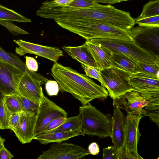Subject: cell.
Listing matches in <instances>:
<instances>
[{"label":"cell","mask_w":159,"mask_h":159,"mask_svg":"<svg viewBox=\"0 0 159 159\" xmlns=\"http://www.w3.org/2000/svg\"><path fill=\"white\" fill-rule=\"evenodd\" d=\"M2 97L0 100V129H9V121L12 113L5 105Z\"/></svg>","instance_id":"obj_28"},{"label":"cell","mask_w":159,"mask_h":159,"mask_svg":"<svg viewBox=\"0 0 159 159\" xmlns=\"http://www.w3.org/2000/svg\"><path fill=\"white\" fill-rule=\"evenodd\" d=\"M62 48L72 59L81 64L97 68L94 61L87 50L85 43L78 46H64Z\"/></svg>","instance_id":"obj_19"},{"label":"cell","mask_w":159,"mask_h":159,"mask_svg":"<svg viewBox=\"0 0 159 159\" xmlns=\"http://www.w3.org/2000/svg\"><path fill=\"white\" fill-rule=\"evenodd\" d=\"M25 57V64L27 69L34 72L37 71L38 69V65L36 60L32 57L27 56Z\"/></svg>","instance_id":"obj_37"},{"label":"cell","mask_w":159,"mask_h":159,"mask_svg":"<svg viewBox=\"0 0 159 159\" xmlns=\"http://www.w3.org/2000/svg\"><path fill=\"white\" fill-rule=\"evenodd\" d=\"M3 96V95L0 93V100L2 98Z\"/></svg>","instance_id":"obj_43"},{"label":"cell","mask_w":159,"mask_h":159,"mask_svg":"<svg viewBox=\"0 0 159 159\" xmlns=\"http://www.w3.org/2000/svg\"><path fill=\"white\" fill-rule=\"evenodd\" d=\"M111 61V67L128 74H135L140 72L137 62L123 54L112 53Z\"/></svg>","instance_id":"obj_18"},{"label":"cell","mask_w":159,"mask_h":159,"mask_svg":"<svg viewBox=\"0 0 159 159\" xmlns=\"http://www.w3.org/2000/svg\"><path fill=\"white\" fill-rule=\"evenodd\" d=\"M36 113L22 111L19 124L13 131L23 144L30 143L35 137Z\"/></svg>","instance_id":"obj_13"},{"label":"cell","mask_w":159,"mask_h":159,"mask_svg":"<svg viewBox=\"0 0 159 159\" xmlns=\"http://www.w3.org/2000/svg\"><path fill=\"white\" fill-rule=\"evenodd\" d=\"M117 149L115 145L104 148L103 149L102 159H117Z\"/></svg>","instance_id":"obj_35"},{"label":"cell","mask_w":159,"mask_h":159,"mask_svg":"<svg viewBox=\"0 0 159 159\" xmlns=\"http://www.w3.org/2000/svg\"><path fill=\"white\" fill-rule=\"evenodd\" d=\"M5 141V140L2 138L0 136V149L2 148V147L4 146V143Z\"/></svg>","instance_id":"obj_42"},{"label":"cell","mask_w":159,"mask_h":159,"mask_svg":"<svg viewBox=\"0 0 159 159\" xmlns=\"http://www.w3.org/2000/svg\"><path fill=\"white\" fill-rule=\"evenodd\" d=\"M57 4L61 6H64L72 2L74 0H53Z\"/></svg>","instance_id":"obj_41"},{"label":"cell","mask_w":159,"mask_h":159,"mask_svg":"<svg viewBox=\"0 0 159 159\" xmlns=\"http://www.w3.org/2000/svg\"><path fill=\"white\" fill-rule=\"evenodd\" d=\"M135 23L143 27H159V15L135 20Z\"/></svg>","instance_id":"obj_31"},{"label":"cell","mask_w":159,"mask_h":159,"mask_svg":"<svg viewBox=\"0 0 159 159\" xmlns=\"http://www.w3.org/2000/svg\"><path fill=\"white\" fill-rule=\"evenodd\" d=\"M55 21L62 28L86 40L100 39L134 41L130 30L122 29L98 20L84 19L79 20L57 19Z\"/></svg>","instance_id":"obj_2"},{"label":"cell","mask_w":159,"mask_h":159,"mask_svg":"<svg viewBox=\"0 0 159 159\" xmlns=\"http://www.w3.org/2000/svg\"><path fill=\"white\" fill-rule=\"evenodd\" d=\"M87 49L94 61L97 68L101 71L111 67L112 52L108 49L99 46L89 40L85 43Z\"/></svg>","instance_id":"obj_17"},{"label":"cell","mask_w":159,"mask_h":159,"mask_svg":"<svg viewBox=\"0 0 159 159\" xmlns=\"http://www.w3.org/2000/svg\"><path fill=\"white\" fill-rule=\"evenodd\" d=\"M88 151L90 154L93 155H98L100 152L98 144L96 142L91 143L89 145Z\"/></svg>","instance_id":"obj_38"},{"label":"cell","mask_w":159,"mask_h":159,"mask_svg":"<svg viewBox=\"0 0 159 159\" xmlns=\"http://www.w3.org/2000/svg\"><path fill=\"white\" fill-rule=\"evenodd\" d=\"M141 114L127 113L125 116V138L123 145L117 149V159H143L139 154L138 144L141 136L139 130Z\"/></svg>","instance_id":"obj_5"},{"label":"cell","mask_w":159,"mask_h":159,"mask_svg":"<svg viewBox=\"0 0 159 159\" xmlns=\"http://www.w3.org/2000/svg\"><path fill=\"white\" fill-rule=\"evenodd\" d=\"M54 63L51 74L62 93H70L82 105L95 99L104 100L107 98L108 93L106 89L96 84L85 74L79 73L70 67L57 62Z\"/></svg>","instance_id":"obj_1"},{"label":"cell","mask_w":159,"mask_h":159,"mask_svg":"<svg viewBox=\"0 0 159 159\" xmlns=\"http://www.w3.org/2000/svg\"><path fill=\"white\" fill-rule=\"evenodd\" d=\"M159 15V0L151 1L145 4L140 15L134 19L138 20Z\"/></svg>","instance_id":"obj_25"},{"label":"cell","mask_w":159,"mask_h":159,"mask_svg":"<svg viewBox=\"0 0 159 159\" xmlns=\"http://www.w3.org/2000/svg\"><path fill=\"white\" fill-rule=\"evenodd\" d=\"M82 123L80 135L96 136L101 138L111 137V120L89 103L79 107Z\"/></svg>","instance_id":"obj_3"},{"label":"cell","mask_w":159,"mask_h":159,"mask_svg":"<svg viewBox=\"0 0 159 159\" xmlns=\"http://www.w3.org/2000/svg\"><path fill=\"white\" fill-rule=\"evenodd\" d=\"M0 19L22 22H29L31 20L0 4Z\"/></svg>","instance_id":"obj_24"},{"label":"cell","mask_w":159,"mask_h":159,"mask_svg":"<svg viewBox=\"0 0 159 159\" xmlns=\"http://www.w3.org/2000/svg\"><path fill=\"white\" fill-rule=\"evenodd\" d=\"M89 40L108 49L112 53L123 54L137 62L159 64V57L143 49L134 41L100 39H94Z\"/></svg>","instance_id":"obj_4"},{"label":"cell","mask_w":159,"mask_h":159,"mask_svg":"<svg viewBox=\"0 0 159 159\" xmlns=\"http://www.w3.org/2000/svg\"><path fill=\"white\" fill-rule=\"evenodd\" d=\"M131 36L139 47L149 53L159 57V27H133Z\"/></svg>","instance_id":"obj_10"},{"label":"cell","mask_w":159,"mask_h":159,"mask_svg":"<svg viewBox=\"0 0 159 159\" xmlns=\"http://www.w3.org/2000/svg\"><path fill=\"white\" fill-rule=\"evenodd\" d=\"M106 84L109 96L113 100L118 99L133 89L125 79L128 73L112 67L100 71Z\"/></svg>","instance_id":"obj_7"},{"label":"cell","mask_w":159,"mask_h":159,"mask_svg":"<svg viewBox=\"0 0 159 159\" xmlns=\"http://www.w3.org/2000/svg\"><path fill=\"white\" fill-rule=\"evenodd\" d=\"M20 112L11 114L9 121V129L14 131L18 126L20 119Z\"/></svg>","instance_id":"obj_36"},{"label":"cell","mask_w":159,"mask_h":159,"mask_svg":"<svg viewBox=\"0 0 159 159\" xmlns=\"http://www.w3.org/2000/svg\"><path fill=\"white\" fill-rule=\"evenodd\" d=\"M85 74L90 78L95 79L101 84L102 86L106 87V84L101 74L100 71L96 68L81 64Z\"/></svg>","instance_id":"obj_30"},{"label":"cell","mask_w":159,"mask_h":159,"mask_svg":"<svg viewBox=\"0 0 159 159\" xmlns=\"http://www.w3.org/2000/svg\"><path fill=\"white\" fill-rule=\"evenodd\" d=\"M137 64L140 68V74L152 78L159 79V64L139 62Z\"/></svg>","instance_id":"obj_26"},{"label":"cell","mask_w":159,"mask_h":159,"mask_svg":"<svg viewBox=\"0 0 159 159\" xmlns=\"http://www.w3.org/2000/svg\"><path fill=\"white\" fill-rule=\"evenodd\" d=\"M90 154L83 147L66 142L53 143L37 159H79Z\"/></svg>","instance_id":"obj_9"},{"label":"cell","mask_w":159,"mask_h":159,"mask_svg":"<svg viewBox=\"0 0 159 159\" xmlns=\"http://www.w3.org/2000/svg\"><path fill=\"white\" fill-rule=\"evenodd\" d=\"M22 111L36 112L38 110L39 104L19 94L17 95Z\"/></svg>","instance_id":"obj_29"},{"label":"cell","mask_w":159,"mask_h":159,"mask_svg":"<svg viewBox=\"0 0 159 159\" xmlns=\"http://www.w3.org/2000/svg\"><path fill=\"white\" fill-rule=\"evenodd\" d=\"M133 90L148 98L159 97V79H153L139 73L128 74L125 77Z\"/></svg>","instance_id":"obj_11"},{"label":"cell","mask_w":159,"mask_h":159,"mask_svg":"<svg viewBox=\"0 0 159 159\" xmlns=\"http://www.w3.org/2000/svg\"><path fill=\"white\" fill-rule=\"evenodd\" d=\"M67 118L59 117L52 120L46 126L42 134L46 133L59 127L66 121Z\"/></svg>","instance_id":"obj_34"},{"label":"cell","mask_w":159,"mask_h":159,"mask_svg":"<svg viewBox=\"0 0 159 159\" xmlns=\"http://www.w3.org/2000/svg\"><path fill=\"white\" fill-rule=\"evenodd\" d=\"M113 106L111 138L114 145L119 149L123 145L124 141L125 116L116 100L113 101Z\"/></svg>","instance_id":"obj_14"},{"label":"cell","mask_w":159,"mask_h":159,"mask_svg":"<svg viewBox=\"0 0 159 159\" xmlns=\"http://www.w3.org/2000/svg\"><path fill=\"white\" fill-rule=\"evenodd\" d=\"M22 75L15 73L0 60V93L3 95L19 94L17 81Z\"/></svg>","instance_id":"obj_16"},{"label":"cell","mask_w":159,"mask_h":159,"mask_svg":"<svg viewBox=\"0 0 159 159\" xmlns=\"http://www.w3.org/2000/svg\"><path fill=\"white\" fill-rule=\"evenodd\" d=\"M153 98L145 97L139 92L132 90L127 92L117 100L121 102L127 113L141 114L144 116L145 111L143 108Z\"/></svg>","instance_id":"obj_15"},{"label":"cell","mask_w":159,"mask_h":159,"mask_svg":"<svg viewBox=\"0 0 159 159\" xmlns=\"http://www.w3.org/2000/svg\"><path fill=\"white\" fill-rule=\"evenodd\" d=\"M48 80L29 70L19 76L17 90L20 95L39 104L44 95L42 85Z\"/></svg>","instance_id":"obj_6"},{"label":"cell","mask_w":159,"mask_h":159,"mask_svg":"<svg viewBox=\"0 0 159 159\" xmlns=\"http://www.w3.org/2000/svg\"><path fill=\"white\" fill-rule=\"evenodd\" d=\"M72 131L80 133L82 131V123L79 114L76 116L67 118L66 121L59 127L47 133Z\"/></svg>","instance_id":"obj_22"},{"label":"cell","mask_w":159,"mask_h":159,"mask_svg":"<svg viewBox=\"0 0 159 159\" xmlns=\"http://www.w3.org/2000/svg\"><path fill=\"white\" fill-rule=\"evenodd\" d=\"M9 21L0 19V24L6 27L14 35L29 34L28 32L16 26Z\"/></svg>","instance_id":"obj_32"},{"label":"cell","mask_w":159,"mask_h":159,"mask_svg":"<svg viewBox=\"0 0 159 159\" xmlns=\"http://www.w3.org/2000/svg\"><path fill=\"white\" fill-rule=\"evenodd\" d=\"M80 134L75 131L41 134L36 136L34 139L41 144L45 145L52 143H59L67 141L70 138L80 135Z\"/></svg>","instance_id":"obj_20"},{"label":"cell","mask_w":159,"mask_h":159,"mask_svg":"<svg viewBox=\"0 0 159 159\" xmlns=\"http://www.w3.org/2000/svg\"><path fill=\"white\" fill-rule=\"evenodd\" d=\"M96 2H101L110 4H114L121 2L130 0H93Z\"/></svg>","instance_id":"obj_40"},{"label":"cell","mask_w":159,"mask_h":159,"mask_svg":"<svg viewBox=\"0 0 159 159\" xmlns=\"http://www.w3.org/2000/svg\"><path fill=\"white\" fill-rule=\"evenodd\" d=\"M46 92L49 96H56L59 90V87L56 81L48 80L45 84Z\"/></svg>","instance_id":"obj_33"},{"label":"cell","mask_w":159,"mask_h":159,"mask_svg":"<svg viewBox=\"0 0 159 159\" xmlns=\"http://www.w3.org/2000/svg\"><path fill=\"white\" fill-rule=\"evenodd\" d=\"M0 60L17 74H23L28 70L25 64L18 57L6 51L0 46Z\"/></svg>","instance_id":"obj_21"},{"label":"cell","mask_w":159,"mask_h":159,"mask_svg":"<svg viewBox=\"0 0 159 159\" xmlns=\"http://www.w3.org/2000/svg\"><path fill=\"white\" fill-rule=\"evenodd\" d=\"M17 95H3L2 97L5 105L12 114L22 111Z\"/></svg>","instance_id":"obj_27"},{"label":"cell","mask_w":159,"mask_h":159,"mask_svg":"<svg viewBox=\"0 0 159 159\" xmlns=\"http://www.w3.org/2000/svg\"><path fill=\"white\" fill-rule=\"evenodd\" d=\"M145 113L144 116H148L150 119L159 126V97L152 99L145 107Z\"/></svg>","instance_id":"obj_23"},{"label":"cell","mask_w":159,"mask_h":159,"mask_svg":"<svg viewBox=\"0 0 159 159\" xmlns=\"http://www.w3.org/2000/svg\"><path fill=\"white\" fill-rule=\"evenodd\" d=\"M13 41L19 46L16 48V52L20 56L26 53L33 54L56 62L63 56V52L58 48L40 45L21 39Z\"/></svg>","instance_id":"obj_12"},{"label":"cell","mask_w":159,"mask_h":159,"mask_svg":"<svg viewBox=\"0 0 159 159\" xmlns=\"http://www.w3.org/2000/svg\"><path fill=\"white\" fill-rule=\"evenodd\" d=\"M13 157V155L4 146L0 149V159H11Z\"/></svg>","instance_id":"obj_39"},{"label":"cell","mask_w":159,"mask_h":159,"mask_svg":"<svg viewBox=\"0 0 159 159\" xmlns=\"http://www.w3.org/2000/svg\"><path fill=\"white\" fill-rule=\"evenodd\" d=\"M35 129V136L41 134L52 120L59 117L67 118L66 112L44 95H43L36 112Z\"/></svg>","instance_id":"obj_8"}]
</instances>
